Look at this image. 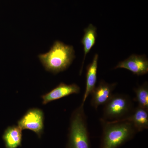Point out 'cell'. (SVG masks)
<instances>
[{"label":"cell","mask_w":148,"mask_h":148,"mask_svg":"<svg viewBox=\"0 0 148 148\" xmlns=\"http://www.w3.org/2000/svg\"><path fill=\"white\" fill-rule=\"evenodd\" d=\"M97 37V28L92 24H90L84 30V35L82 40L81 43L84 47V57L80 71V75L82 73L85 59L86 55L89 53L91 48L95 45Z\"/></svg>","instance_id":"7c38bea8"},{"label":"cell","mask_w":148,"mask_h":148,"mask_svg":"<svg viewBox=\"0 0 148 148\" xmlns=\"http://www.w3.org/2000/svg\"><path fill=\"white\" fill-rule=\"evenodd\" d=\"M103 134L100 148H118L135 136L136 131L128 121H110L101 118Z\"/></svg>","instance_id":"6da1fadb"},{"label":"cell","mask_w":148,"mask_h":148,"mask_svg":"<svg viewBox=\"0 0 148 148\" xmlns=\"http://www.w3.org/2000/svg\"><path fill=\"white\" fill-rule=\"evenodd\" d=\"M98 55L96 53L94 56L92 63L88 66L86 69V83L85 91L84 95L82 105L84 106V103L88 96L96 86L97 78V69Z\"/></svg>","instance_id":"9c48e42d"},{"label":"cell","mask_w":148,"mask_h":148,"mask_svg":"<svg viewBox=\"0 0 148 148\" xmlns=\"http://www.w3.org/2000/svg\"><path fill=\"white\" fill-rule=\"evenodd\" d=\"M104 106L103 119L110 121L125 118L134 110L129 96L124 94H113Z\"/></svg>","instance_id":"277c9868"},{"label":"cell","mask_w":148,"mask_h":148,"mask_svg":"<svg viewBox=\"0 0 148 148\" xmlns=\"http://www.w3.org/2000/svg\"><path fill=\"white\" fill-rule=\"evenodd\" d=\"M116 85V83L109 84L101 80L90 93L91 106L97 110L99 106L105 105L113 95V92Z\"/></svg>","instance_id":"8992f818"},{"label":"cell","mask_w":148,"mask_h":148,"mask_svg":"<svg viewBox=\"0 0 148 148\" xmlns=\"http://www.w3.org/2000/svg\"><path fill=\"white\" fill-rule=\"evenodd\" d=\"M18 126L22 130H29L40 138L44 128V114L37 108L29 109L18 121Z\"/></svg>","instance_id":"5b68a950"},{"label":"cell","mask_w":148,"mask_h":148,"mask_svg":"<svg viewBox=\"0 0 148 148\" xmlns=\"http://www.w3.org/2000/svg\"><path fill=\"white\" fill-rule=\"evenodd\" d=\"M121 120L131 122L137 132H141L148 128V110L138 106L130 115Z\"/></svg>","instance_id":"30bf717a"},{"label":"cell","mask_w":148,"mask_h":148,"mask_svg":"<svg viewBox=\"0 0 148 148\" xmlns=\"http://www.w3.org/2000/svg\"><path fill=\"white\" fill-rule=\"evenodd\" d=\"M135 93V100L138 106L148 110V84L147 82L144 83L134 88Z\"/></svg>","instance_id":"4fadbf2b"},{"label":"cell","mask_w":148,"mask_h":148,"mask_svg":"<svg viewBox=\"0 0 148 148\" xmlns=\"http://www.w3.org/2000/svg\"><path fill=\"white\" fill-rule=\"evenodd\" d=\"M22 130L18 125L9 126L3 136L6 148H17L21 145Z\"/></svg>","instance_id":"8fae6325"},{"label":"cell","mask_w":148,"mask_h":148,"mask_svg":"<svg viewBox=\"0 0 148 148\" xmlns=\"http://www.w3.org/2000/svg\"><path fill=\"white\" fill-rule=\"evenodd\" d=\"M75 54L73 46L57 40L48 52L40 54L38 57L47 71L57 74L69 68L75 58Z\"/></svg>","instance_id":"7a4b0ae2"},{"label":"cell","mask_w":148,"mask_h":148,"mask_svg":"<svg viewBox=\"0 0 148 148\" xmlns=\"http://www.w3.org/2000/svg\"><path fill=\"white\" fill-rule=\"evenodd\" d=\"M87 126L84 106L81 104L71 116L67 148H90Z\"/></svg>","instance_id":"3957f363"},{"label":"cell","mask_w":148,"mask_h":148,"mask_svg":"<svg viewBox=\"0 0 148 148\" xmlns=\"http://www.w3.org/2000/svg\"><path fill=\"white\" fill-rule=\"evenodd\" d=\"M80 88L75 84H66L61 83L50 92L41 96L43 105L73 94H78Z\"/></svg>","instance_id":"ba28073f"},{"label":"cell","mask_w":148,"mask_h":148,"mask_svg":"<svg viewBox=\"0 0 148 148\" xmlns=\"http://www.w3.org/2000/svg\"><path fill=\"white\" fill-rule=\"evenodd\" d=\"M123 69L140 76L148 73V60L145 55L133 54L124 61L119 62L114 69Z\"/></svg>","instance_id":"52a82bcc"}]
</instances>
